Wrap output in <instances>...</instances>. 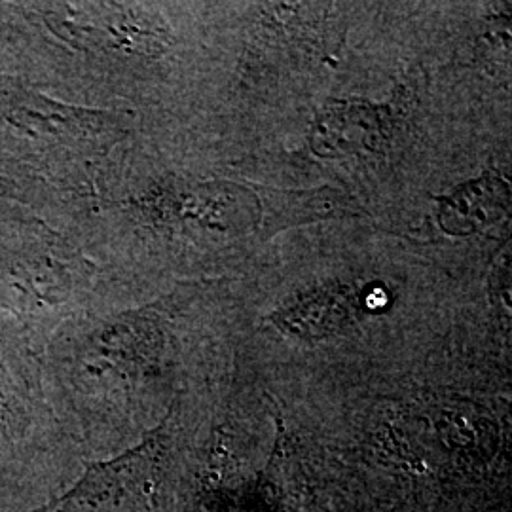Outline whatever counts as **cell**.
I'll list each match as a JSON object with an SVG mask.
<instances>
[{
  "instance_id": "cell-1",
  "label": "cell",
  "mask_w": 512,
  "mask_h": 512,
  "mask_svg": "<svg viewBox=\"0 0 512 512\" xmlns=\"http://www.w3.org/2000/svg\"><path fill=\"white\" fill-rule=\"evenodd\" d=\"M391 302L384 283L353 277H323L298 287L270 315L268 323L287 338L325 342L351 334L365 319Z\"/></svg>"
},
{
  "instance_id": "cell-2",
  "label": "cell",
  "mask_w": 512,
  "mask_h": 512,
  "mask_svg": "<svg viewBox=\"0 0 512 512\" xmlns=\"http://www.w3.org/2000/svg\"><path fill=\"white\" fill-rule=\"evenodd\" d=\"M403 126L401 101L327 99L311 122L308 154L344 165L384 160L399 145Z\"/></svg>"
},
{
  "instance_id": "cell-3",
  "label": "cell",
  "mask_w": 512,
  "mask_h": 512,
  "mask_svg": "<svg viewBox=\"0 0 512 512\" xmlns=\"http://www.w3.org/2000/svg\"><path fill=\"white\" fill-rule=\"evenodd\" d=\"M511 186L494 173L471 179L439 198L440 228L450 236H467L490 228L509 215Z\"/></svg>"
}]
</instances>
